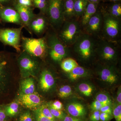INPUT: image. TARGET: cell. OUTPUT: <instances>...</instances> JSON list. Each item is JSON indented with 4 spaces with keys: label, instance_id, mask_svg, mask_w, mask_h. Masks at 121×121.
Returning a JSON list of instances; mask_svg holds the SVG:
<instances>
[{
    "label": "cell",
    "instance_id": "6da1fadb",
    "mask_svg": "<svg viewBox=\"0 0 121 121\" xmlns=\"http://www.w3.org/2000/svg\"><path fill=\"white\" fill-rule=\"evenodd\" d=\"M95 37L82 32L72 45L74 50L83 60L90 58L96 50L97 40Z\"/></svg>",
    "mask_w": 121,
    "mask_h": 121
},
{
    "label": "cell",
    "instance_id": "7a4b0ae2",
    "mask_svg": "<svg viewBox=\"0 0 121 121\" xmlns=\"http://www.w3.org/2000/svg\"><path fill=\"white\" fill-rule=\"evenodd\" d=\"M103 23L102 38L108 41L117 43L121 33V19L115 18L102 11Z\"/></svg>",
    "mask_w": 121,
    "mask_h": 121
},
{
    "label": "cell",
    "instance_id": "3957f363",
    "mask_svg": "<svg viewBox=\"0 0 121 121\" xmlns=\"http://www.w3.org/2000/svg\"><path fill=\"white\" fill-rule=\"evenodd\" d=\"M82 27L78 20L66 21L60 32L59 39L68 47L72 46L82 32Z\"/></svg>",
    "mask_w": 121,
    "mask_h": 121
},
{
    "label": "cell",
    "instance_id": "277c9868",
    "mask_svg": "<svg viewBox=\"0 0 121 121\" xmlns=\"http://www.w3.org/2000/svg\"><path fill=\"white\" fill-rule=\"evenodd\" d=\"M22 45L25 50L31 55L43 57L47 52L48 46L45 38L32 39L23 37Z\"/></svg>",
    "mask_w": 121,
    "mask_h": 121
},
{
    "label": "cell",
    "instance_id": "5b68a950",
    "mask_svg": "<svg viewBox=\"0 0 121 121\" xmlns=\"http://www.w3.org/2000/svg\"><path fill=\"white\" fill-rule=\"evenodd\" d=\"M48 48L50 49V55L55 61L60 62L67 56L68 47L65 46L56 35H51L47 42Z\"/></svg>",
    "mask_w": 121,
    "mask_h": 121
},
{
    "label": "cell",
    "instance_id": "8992f818",
    "mask_svg": "<svg viewBox=\"0 0 121 121\" xmlns=\"http://www.w3.org/2000/svg\"><path fill=\"white\" fill-rule=\"evenodd\" d=\"M117 43L107 40L102 38L98 40L96 51L99 53L103 60L106 61H112L117 56L116 45Z\"/></svg>",
    "mask_w": 121,
    "mask_h": 121
},
{
    "label": "cell",
    "instance_id": "52a82bcc",
    "mask_svg": "<svg viewBox=\"0 0 121 121\" xmlns=\"http://www.w3.org/2000/svg\"><path fill=\"white\" fill-rule=\"evenodd\" d=\"M22 28H7L0 30V40L5 44L12 47L17 52L20 51V41Z\"/></svg>",
    "mask_w": 121,
    "mask_h": 121
},
{
    "label": "cell",
    "instance_id": "ba28073f",
    "mask_svg": "<svg viewBox=\"0 0 121 121\" xmlns=\"http://www.w3.org/2000/svg\"><path fill=\"white\" fill-rule=\"evenodd\" d=\"M50 21L55 26L61 25L65 21L62 0H49L47 12Z\"/></svg>",
    "mask_w": 121,
    "mask_h": 121
},
{
    "label": "cell",
    "instance_id": "9c48e42d",
    "mask_svg": "<svg viewBox=\"0 0 121 121\" xmlns=\"http://www.w3.org/2000/svg\"><path fill=\"white\" fill-rule=\"evenodd\" d=\"M8 65L6 57L4 54H0V102L4 100L8 93Z\"/></svg>",
    "mask_w": 121,
    "mask_h": 121
},
{
    "label": "cell",
    "instance_id": "30bf717a",
    "mask_svg": "<svg viewBox=\"0 0 121 121\" xmlns=\"http://www.w3.org/2000/svg\"><path fill=\"white\" fill-rule=\"evenodd\" d=\"M103 23V14L102 11L97 10L84 27L85 33L95 37L98 36L101 32Z\"/></svg>",
    "mask_w": 121,
    "mask_h": 121
},
{
    "label": "cell",
    "instance_id": "8fae6325",
    "mask_svg": "<svg viewBox=\"0 0 121 121\" xmlns=\"http://www.w3.org/2000/svg\"><path fill=\"white\" fill-rule=\"evenodd\" d=\"M19 100L25 106L30 109L37 108L40 105L41 103L39 95L35 93L30 94H23L20 97Z\"/></svg>",
    "mask_w": 121,
    "mask_h": 121
},
{
    "label": "cell",
    "instance_id": "7c38bea8",
    "mask_svg": "<svg viewBox=\"0 0 121 121\" xmlns=\"http://www.w3.org/2000/svg\"><path fill=\"white\" fill-rule=\"evenodd\" d=\"M0 17L5 21L8 23L20 24L22 21L17 11L10 7L0 9Z\"/></svg>",
    "mask_w": 121,
    "mask_h": 121
},
{
    "label": "cell",
    "instance_id": "4fadbf2b",
    "mask_svg": "<svg viewBox=\"0 0 121 121\" xmlns=\"http://www.w3.org/2000/svg\"><path fill=\"white\" fill-rule=\"evenodd\" d=\"M15 8L20 15L21 21L26 25L30 24L34 17V14L30 7L17 4L15 5Z\"/></svg>",
    "mask_w": 121,
    "mask_h": 121
},
{
    "label": "cell",
    "instance_id": "5bb4252c",
    "mask_svg": "<svg viewBox=\"0 0 121 121\" xmlns=\"http://www.w3.org/2000/svg\"><path fill=\"white\" fill-rule=\"evenodd\" d=\"M54 77L51 72L47 70L43 71L41 74L40 79V86L43 91L47 92L50 90L55 84Z\"/></svg>",
    "mask_w": 121,
    "mask_h": 121
},
{
    "label": "cell",
    "instance_id": "9a60e30c",
    "mask_svg": "<svg viewBox=\"0 0 121 121\" xmlns=\"http://www.w3.org/2000/svg\"><path fill=\"white\" fill-rule=\"evenodd\" d=\"M67 109L69 114L72 117L82 118L86 115L85 107L79 103L74 102L69 103Z\"/></svg>",
    "mask_w": 121,
    "mask_h": 121
},
{
    "label": "cell",
    "instance_id": "2e32d148",
    "mask_svg": "<svg viewBox=\"0 0 121 121\" xmlns=\"http://www.w3.org/2000/svg\"><path fill=\"white\" fill-rule=\"evenodd\" d=\"M98 4L89 2L84 13L81 17L80 23L82 27L84 28L91 17L96 13L98 10Z\"/></svg>",
    "mask_w": 121,
    "mask_h": 121
},
{
    "label": "cell",
    "instance_id": "e0dca14e",
    "mask_svg": "<svg viewBox=\"0 0 121 121\" xmlns=\"http://www.w3.org/2000/svg\"><path fill=\"white\" fill-rule=\"evenodd\" d=\"M19 63L21 69L26 72H32L37 68V64L35 61L28 56H21Z\"/></svg>",
    "mask_w": 121,
    "mask_h": 121
},
{
    "label": "cell",
    "instance_id": "ac0fdd59",
    "mask_svg": "<svg viewBox=\"0 0 121 121\" xmlns=\"http://www.w3.org/2000/svg\"><path fill=\"white\" fill-rule=\"evenodd\" d=\"M63 1V11L65 21L76 19L74 10L75 0H64Z\"/></svg>",
    "mask_w": 121,
    "mask_h": 121
},
{
    "label": "cell",
    "instance_id": "d6986e66",
    "mask_svg": "<svg viewBox=\"0 0 121 121\" xmlns=\"http://www.w3.org/2000/svg\"><path fill=\"white\" fill-rule=\"evenodd\" d=\"M89 2L88 0H75L74 10L76 20L82 17Z\"/></svg>",
    "mask_w": 121,
    "mask_h": 121
},
{
    "label": "cell",
    "instance_id": "ffe728a7",
    "mask_svg": "<svg viewBox=\"0 0 121 121\" xmlns=\"http://www.w3.org/2000/svg\"><path fill=\"white\" fill-rule=\"evenodd\" d=\"M103 12L112 17L121 19V4L119 2L113 3L108 7L107 10Z\"/></svg>",
    "mask_w": 121,
    "mask_h": 121
},
{
    "label": "cell",
    "instance_id": "44dd1931",
    "mask_svg": "<svg viewBox=\"0 0 121 121\" xmlns=\"http://www.w3.org/2000/svg\"><path fill=\"white\" fill-rule=\"evenodd\" d=\"M21 90L24 94H30L35 93V86L33 79L29 78L24 80L21 84Z\"/></svg>",
    "mask_w": 121,
    "mask_h": 121
},
{
    "label": "cell",
    "instance_id": "7402d4cb",
    "mask_svg": "<svg viewBox=\"0 0 121 121\" xmlns=\"http://www.w3.org/2000/svg\"><path fill=\"white\" fill-rule=\"evenodd\" d=\"M30 23L31 28L34 31L37 33L43 32L46 27V21L43 17H38L32 21Z\"/></svg>",
    "mask_w": 121,
    "mask_h": 121
},
{
    "label": "cell",
    "instance_id": "603a6c76",
    "mask_svg": "<svg viewBox=\"0 0 121 121\" xmlns=\"http://www.w3.org/2000/svg\"><path fill=\"white\" fill-rule=\"evenodd\" d=\"M101 78L104 82L112 84L117 81V76L111 70L107 68L102 69L100 72Z\"/></svg>",
    "mask_w": 121,
    "mask_h": 121
},
{
    "label": "cell",
    "instance_id": "cb8c5ba5",
    "mask_svg": "<svg viewBox=\"0 0 121 121\" xmlns=\"http://www.w3.org/2000/svg\"><path fill=\"white\" fill-rule=\"evenodd\" d=\"M78 66L79 65L78 62L71 58L64 59L60 64V66L63 70L68 73Z\"/></svg>",
    "mask_w": 121,
    "mask_h": 121
},
{
    "label": "cell",
    "instance_id": "d4e9b609",
    "mask_svg": "<svg viewBox=\"0 0 121 121\" xmlns=\"http://www.w3.org/2000/svg\"><path fill=\"white\" fill-rule=\"evenodd\" d=\"M86 70L84 68L78 66L68 73V75L71 80H74L86 75Z\"/></svg>",
    "mask_w": 121,
    "mask_h": 121
},
{
    "label": "cell",
    "instance_id": "484cf974",
    "mask_svg": "<svg viewBox=\"0 0 121 121\" xmlns=\"http://www.w3.org/2000/svg\"><path fill=\"white\" fill-rule=\"evenodd\" d=\"M3 107L8 117H14L19 112V104L16 102H13L8 105Z\"/></svg>",
    "mask_w": 121,
    "mask_h": 121
},
{
    "label": "cell",
    "instance_id": "4316f807",
    "mask_svg": "<svg viewBox=\"0 0 121 121\" xmlns=\"http://www.w3.org/2000/svg\"><path fill=\"white\" fill-rule=\"evenodd\" d=\"M79 91L86 97H90L92 95L93 91L92 86L86 83H82L78 86Z\"/></svg>",
    "mask_w": 121,
    "mask_h": 121
},
{
    "label": "cell",
    "instance_id": "83f0119b",
    "mask_svg": "<svg viewBox=\"0 0 121 121\" xmlns=\"http://www.w3.org/2000/svg\"><path fill=\"white\" fill-rule=\"evenodd\" d=\"M72 94V90L71 87L68 85H65L60 88L58 95L60 97L64 98L69 97Z\"/></svg>",
    "mask_w": 121,
    "mask_h": 121
},
{
    "label": "cell",
    "instance_id": "f1b7e54d",
    "mask_svg": "<svg viewBox=\"0 0 121 121\" xmlns=\"http://www.w3.org/2000/svg\"><path fill=\"white\" fill-rule=\"evenodd\" d=\"M96 100L101 103L104 106L106 105H110L111 101L110 99L106 95L103 93L99 94L96 96Z\"/></svg>",
    "mask_w": 121,
    "mask_h": 121
},
{
    "label": "cell",
    "instance_id": "f546056e",
    "mask_svg": "<svg viewBox=\"0 0 121 121\" xmlns=\"http://www.w3.org/2000/svg\"><path fill=\"white\" fill-rule=\"evenodd\" d=\"M39 110L41 112L42 114L44 115L46 117L48 118V119H51L53 121H55V117L52 114L50 109L46 105H43L40 107V108H38Z\"/></svg>",
    "mask_w": 121,
    "mask_h": 121
},
{
    "label": "cell",
    "instance_id": "4dcf8cb0",
    "mask_svg": "<svg viewBox=\"0 0 121 121\" xmlns=\"http://www.w3.org/2000/svg\"><path fill=\"white\" fill-rule=\"evenodd\" d=\"M48 108L50 109V112L52 114L55 118L62 119L66 116V114H65V113L61 110L55 109L50 106V107H49Z\"/></svg>",
    "mask_w": 121,
    "mask_h": 121
},
{
    "label": "cell",
    "instance_id": "1f68e13d",
    "mask_svg": "<svg viewBox=\"0 0 121 121\" xmlns=\"http://www.w3.org/2000/svg\"><path fill=\"white\" fill-rule=\"evenodd\" d=\"M112 114L116 121H121V105L118 104L114 108Z\"/></svg>",
    "mask_w": 121,
    "mask_h": 121
},
{
    "label": "cell",
    "instance_id": "d6a6232c",
    "mask_svg": "<svg viewBox=\"0 0 121 121\" xmlns=\"http://www.w3.org/2000/svg\"><path fill=\"white\" fill-rule=\"evenodd\" d=\"M35 115L36 121H53L45 117L38 109L35 111Z\"/></svg>",
    "mask_w": 121,
    "mask_h": 121
},
{
    "label": "cell",
    "instance_id": "836d02e7",
    "mask_svg": "<svg viewBox=\"0 0 121 121\" xmlns=\"http://www.w3.org/2000/svg\"><path fill=\"white\" fill-rule=\"evenodd\" d=\"M19 121H33L32 116L29 111H26L21 115Z\"/></svg>",
    "mask_w": 121,
    "mask_h": 121
},
{
    "label": "cell",
    "instance_id": "e575fe53",
    "mask_svg": "<svg viewBox=\"0 0 121 121\" xmlns=\"http://www.w3.org/2000/svg\"><path fill=\"white\" fill-rule=\"evenodd\" d=\"M104 106L101 103L97 100L93 101L91 106V108L93 111L100 110L102 107Z\"/></svg>",
    "mask_w": 121,
    "mask_h": 121
},
{
    "label": "cell",
    "instance_id": "d590c367",
    "mask_svg": "<svg viewBox=\"0 0 121 121\" xmlns=\"http://www.w3.org/2000/svg\"><path fill=\"white\" fill-rule=\"evenodd\" d=\"M101 112L100 111H95L91 115L90 120L91 121H100L99 117Z\"/></svg>",
    "mask_w": 121,
    "mask_h": 121
},
{
    "label": "cell",
    "instance_id": "8d00e7d4",
    "mask_svg": "<svg viewBox=\"0 0 121 121\" xmlns=\"http://www.w3.org/2000/svg\"><path fill=\"white\" fill-rule=\"evenodd\" d=\"M112 118V116L106 113L101 112L99 119L101 121H109Z\"/></svg>",
    "mask_w": 121,
    "mask_h": 121
},
{
    "label": "cell",
    "instance_id": "74e56055",
    "mask_svg": "<svg viewBox=\"0 0 121 121\" xmlns=\"http://www.w3.org/2000/svg\"><path fill=\"white\" fill-rule=\"evenodd\" d=\"M101 112L106 113L112 116V110L109 105H106L102 107L100 110Z\"/></svg>",
    "mask_w": 121,
    "mask_h": 121
},
{
    "label": "cell",
    "instance_id": "f35d334b",
    "mask_svg": "<svg viewBox=\"0 0 121 121\" xmlns=\"http://www.w3.org/2000/svg\"><path fill=\"white\" fill-rule=\"evenodd\" d=\"M50 107L55 109L61 110L62 109L63 105L61 102L58 100H56L52 103Z\"/></svg>",
    "mask_w": 121,
    "mask_h": 121
},
{
    "label": "cell",
    "instance_id": "ab89813d",
    "mask_svg": "<svg viewBox=\"0 0 121 121\" xmlns=\"http://www.w3.org/2000/svg\"><path fill=\"white\" fill-rule=\"evenodd\" d=\"M62 121H86L81 118L76 117L72 116H65L62 119Z\"/></svg>",
    "mask_w": 121,
    "mask_h": 121
},
{
    "label": "cell",
    "instance_id": "60d3db41",
    "mask_svg": "<svg viewBox=\"0 0 121 121\" xmlns=\"http://www.w3.org/2000/svg\"><path fill=\"white\" fill-rule=\"evenodd\" d=\"M7 117L3 106L0 105V121H7Z\"/></svg>",
    "mask_w": 121,
    "mask_h": 121
},
{
    "label": "cell",
    "instance_id": "b9f144b4",
    "mask_svg": "<svg viewBox=\"0 0 121 121\" xmlns=\"http://www.w3.org/2000/svg\"><path fill=\"white\" fill-rule=\"evenodd\" d=\"M18 1L19 4L23 6L30 7L32 5L31 0H18Z\"/></svg>",
    "mask_w": 121,
    "mask_h": 121
},
{
    "label": "cell",
    "instance_id": "7bdbcfd3",
    "mask_svg": "<svg viewBox=\"0 0 121 121\" xmlns=\"http://www.w3.org/2000/svg\"><path fill=\"white\" fill-rule=\"evenodd\" d=\"M117 100L118 102V104H121V88L120 87L118 90V92L117 93Z\"/></svg>",
    "mask_w": 121,
    "mask_h": 121
},
{
    "label": "cell",
    "instance_id": "ee69618b",
    "mask_svg": "<svg viewBox=\"0 0 121 121\" xmlns=\"http://www.w3.org/2000/svg\"><path fill=\"white\" fill-rule=\"evenodd\" d=\"M89 2L99 4L101 0H88Z\"/></svg>",
    "mask_w": 121,
    "mask_h": 121
},
{
    "label": "cell",
    "instance_id": "f6af8a7d",
    "mask_svg": "<svg viewBox=\"0 0 121 121\" xmlns=\"http://www.w3.org/2000/svg\"><path fill=\"white\" fill-rule=\"evenodd\" d=\"M37 0L44 4H48V0Z\"/></svg>",
    "mask_w": 121,
    "mask_h": 121
},
{
    "label": "cell",
    "instance_id": "bcb514c9",
    "mask_svg": "<svg viewBox=\"0 0 121 121\" xmlns=\"http://www.w3.org/2000/svg\"><path fill=\"white\" fill-rule=\"evenodd\" d=\"M110 2H112L113 3H115V2H119L121 0H108Z\"/></svg>",
    "mask_w": 121,
    "mask_h": 121
},
{
    "label": "cell",
    "instance_id": "7dc6e473",
    "mask_svg": "<svg viewBox=\"0 0 121 121\" xmlns=\"http://www.w3.org/2000/svg\"><path fill=\"white\" fill-rule=\"evenodd\" d=\"M9 0H0V3H3V2H7Z\"/></svg>",
    "mask_w": 121,
    "mask_h": 121
}]
</instances>
